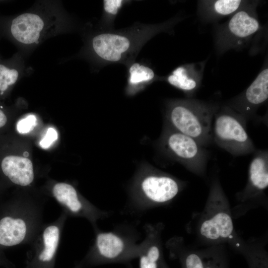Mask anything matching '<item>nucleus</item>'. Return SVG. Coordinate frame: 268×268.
I'll use <instances>...</instances> for the list:
<instances>
[{"label":"nucleus","instance_id":"3","mask_svg":"<svg viewBox=\"0 0 268 268\" xmlns=\"http://www.w3.org/2000/svg\"><path fill=\"white\" fill-rule=\"evenodd\" d=\"M218 108L217 105L195 100L172 102L167 109L165 125L206 147L212 142V121Z\"/></svg>","mask_w":268,"mask_h":268},{"label":"nucleus","instance_id":"4","mask_svg":"<svg viewBox=\"0 0 268 268\" xmlns=\"http://www.w3.org/2000/svg\"><path fill=\"white\" fill-rule=\"evenodd\" d=\"M246 122L231 108L219 107L212 121V142L234 156L253 153L256 149L248 134Z\"/></svg>","mask_w":268,"mask_h":268},{"label":"nucleus","instance_id":"7","mask_svg":"<svg viewBox=\"0 0 268 268\" xmlns=\"http://www.w3.org/2000/svg\"><path fill=\"white\" fill-rule=\"evenodd\" d=\"M250 162L244 188L236 194L237 204L232 209L233 217L238 218L262 204L268 187V152L256 150Z\"/></svg>","mask_w":268,"mask_h":268},{"label":"nucleus","instance_id":"20","mask_svg":"<svg viewBox=\"0 0 268 268\" xmlns=\"http://www.w3.org/2000/svg\"><path fill=\"white\" fill-rule=\"evenodd\" d=\"M13 66L10 61L0 60V97L5 96L18 80L19 71Z\"/></svg>","mask_w":268,"mask_h":268},{"label":"nucleus","instance_id":"8","mask_svg":"<svg viewBox=\"0 0 268 268\" xmlns=\"http://www.w3.org/2000/svg\"><path fill=\"white\" fill-rule=\"evenodd\" d=\"M166 247L179 261L181 268H229L224 245L195 248L186 245L182 237H174L166 242Z\"/></svg>","mask_w":268,"mask_h":268},{"label":"nucleus","instance_id":"21","mask_svg":"<svg viewBox=\"0 0 268 268\" xmlns=\"http://www.w3.org/2000/svg\"><path fill=\"white\" fill-rule=\"evenodd\" d=\"M129 83L132 86L148 82L154 77V72L150 67L139 63L133 64L129 69Z\"/></svg>","mask_w":268,"mask_h":268},{"label":"nucleus","instance_id":"10","mask_svg":"<svg viewBox=\"0 0 268 268\" xmlns=\"http://www.w3.org/2000/svg\"><path fill=\"white\" fill-rule=\"evenodd\" d=\"M164 227L161 222L144 226L145 237L139 244V268H159L164 257L162 240Z\"/></svg>","mask_w":268,"mask_h":268},{"label":"nucleus","instance_id":"14","mask_svg":"<svg viewBox=\"0 0 268 268\" xmlns=\"http://www.w3.org/2000/svg\"><path fill=\"white\" fill-rule=\"evenodd\" d=\"M0 167L3 174L15 184L26 186L33 181V164L26 157L6 155L1 160Z\"/></svg>","mask_w":268,"mask_h":268},{"label":"nucleus","instance_id":"12","mask_svg":"<svg viewBox=\"0 0 268 268\" xmlns=\"http://www.w3.org/2000/svg\"><path fill=\"white\" fill-rule=\"evenodd\" d=\"M268 98V69L266 68L246 89L243 97V104L234 111L247 122L253 117L255 109L266 102Z\"/></svg>","mask_w":268,"mask_h":268},{"label":"nucleus","instance_id":"18","mask_svg":"<svg viewBox=\"0 0 268 268\" xmlns=\"http://www.w3.org/2000/svg\"><path fill=\"white\" fill-rule=\"evenodd\" d=\"M167 81L172 86L189 93L194 92L199 85V78L184 66L175 69L168 77Z\"/></svg>","mask_w":268,"mask_h":268},{"label":"nucleus","instance_id":"23","mask_svg":"<svg viewBox=\"0 0 268 268\" xmlns=\"http://www.w3.org/2000/svg\"><path fill=\"white\" fill-rule=\"evenodd\" d=\"M36 125V118L30 115L19 120L17 123V130L20 134H25L32 131Z\"/></svg>","mask_w":268,"mask_h":268},{"label":"nucleus","instance_id":"11","mask_svg":"<svg viewBox=\"0 0 268 268\" xmlns=\"http://www.w3.org/2000/svg\"><path fill=\"white\" fill-rule=\"evenodd\" d=\"M53 193L56 200L73 213L88 215L94 220L107 218L110 215L108 211L92 208L85 203L78 196L75 189L70 184L58 183L54 186Z\"/></svg>","mask_w":268,"mask_h":268},{"label":"nucleus","instance_id":"22","mask_svg":"<svg viewBox=\"0 0 268 268\" xmlns=\"http://www.w3.org/2000/svg\"><path fill=\"white\" fill-rule=\"evenodd\" d=\"M242 2L238 0H216L213 4V9L219 15H227L237 11Z\"/></svg>","mask_w":268,"mask_h":268},{"label":"nucleus","instance_id":"26","mask_svg":"<svg viewBox=\"0 0 268 268\" xmlns=\"http://www.w3.org/2000/svg\"><path fill=\"white\" fill-rule=\"evenodd\" d=\"M7 122V116L3 110L2 107H0V129L5 126Z\"/></svg>","mask_w":268,"mask_h":268},{"label":"nucleus","instance_id":"1","mask_svg":"<svg viewBox=\"0 0 268 268\" xmlns=\"http://www.w3.org/2000/svg\"><path fill=\"white\" fill-rule=\"evenodd\" d=\"M233 218L229 200L215 176L203 210L193 218L191 230L203 246L229 245L240 253L245 241L236 232Z\"/></svg>","mask_w":268,"mask_h":268},{"label":"nucleus","instance_id":"25","mask_svg":"<svg viewBox=\"0 0 268 268\" xmlns=\"http://www.w3.org/2000/svg\"><path fill=\"white\" fill-rule=\"evenodd\" d=\"M58 133L53 128H49L46 135L40 142V146L43 148H47L57 139Z\"/></svg>","mask_w":268,"mask_h":268},{"label":"nucleus","instance_id":"24","mask_svg":"<svg viewBox=\"0 0 268 268\" xmlns=\"http://www.w3.org/2000/svg\"><path fill=\"white\" fill-rule=\"evenodd\" d=\"M123 2L122 0H103L104 9L107 13L115 15L122 6Z\"/></svg>","mask_w":268,"mask_h":268},{"label":"nucleus","instance_id":"15","mask_svg":"<svg viewBox=\"0 0 268 268\" xmlns=\"http://www.w3.org/2000/svg\"><path fill=\"white\" fill-rule=\"evenodd\" d=\"M26 233V225L22 219L5 216L0 220V245H16L24 240Z\"/></svg>","mask_w":268,"mask_h":268},{"label":"nucleus","instance_id":"17","mask_svg":"<svg viewBox=\"0 0 268 268\" xmlns=\"http://www.w3.org/2000/svg\"><path fill=\"white\" fill-rule=\"evenodd\" d=\"M240 254L245 258L249 268H268V253L261 243L245 241Z\"/></svg>","mask_w":268,"mask_h":268},{"label":"nucleus","instance_id":"9","mask_svg":"<svg viewBox=\"0 0 268 268\" xmlns=\"http://www.w3.org/2000/svg\"><path fill=\"white\" fill-rule=\"evenodd\" d=\"M4 33L14 41L25 45L38 43L46 30L42 17L33 13H25L8 20L0 21Z\"/></svg>","mask_w":268,"mask_h":268},{"label":"nucleus","instance_id":"16","mask_svg":"<svg viewBox=\"0 0 268 268\" xmlns=\"http://www.w3.org/2000/svg\"><path fill=\"white\" fill-rule=\"evenodd\" d=\"M257 19L246 10L237 11L230 19L228 28L230 33L239 38H246L259 29Z\"/></svg>","mask_w":268,"mask_h":268},{"label":"nucleus","instance_id":"2","mask_svg":"<svg viewBox=\"0 0 268 268\" xmlns=\"http://www.w3.org/2000/svg\"><path fill=\"white\" fill-rule=\"evenodd\" d=\"M186 182L150 166L141 168L129 188L128 208L142 212L171 203L186 186Z\"/></svg>","mask_w":268,"mask_h":268},{"label":"nucleus","instance_id":"5","mask_svg":"<svg viewBox=\"0 0 268 268\" xmlns=\"http://www.w3.org/2000/svg\"><path fill=\"white\" fill-rule=\"evenodd\" d=\"M139 234L134 226L122 225L110 231H99L95 243L96 261L100 264L126 263L138 257Z\"/></svg>","mask_w":268,"mask_h":268},{"label":"nucleus","instance_id":"19","mask_svg":"<svg viewBox=\"0 0 268 268\" xmlns=\"http://www.w3.org/2000/svg\"><path fill=\"white\" fill-rule=\"evenodd\" d=\"M60 238L59 228L55 225L47 227L43 234L44 248L39 255V259L48 262L53 258L57 250Z\"/></svg>","mask_w":268,"mask_h":268},{"label":"nucleus","instance_id":"6","mask_svg":"<svg viewBox=\"0 0 268 268\" xmlns=\"http://www.w3.org/2000/svg\"><path fill=\"white\" fill-rule=\"evenodd\" d=\"M159 145L166 155L190 172L205 176L209 153L196 139L165 125Z\"/></svg>","mask_w":268,"mask_h":268},{"label":"nucleus","instance_id":"13","mask_svg":"<svg viewBox=\"0 0 268 268\" xmlns=\"http://www.w3.org/2000/svg\"><path fill=\"white\" fill-rule=\"evenodd\" d=\"M131 46L128 37L117 34L102 33L94 37L92 47L96 54L104 61H120Z\"/></svg>","mask_w":268,"mask_h":268},{"label":"nucleus","instance_id":"27","mask_svg":"<svg viewBox=\"0 0 268 268\" xmlns=\"http://www.w3.org/2000/svg\"><path fill=\"white\" fill-rule=\"evenodd\" d=\"M159 268H170L166 263L164 257L162 259L160 262Z\"/></svg>","mask_w":268,"mask_h":268}]
</instances>
